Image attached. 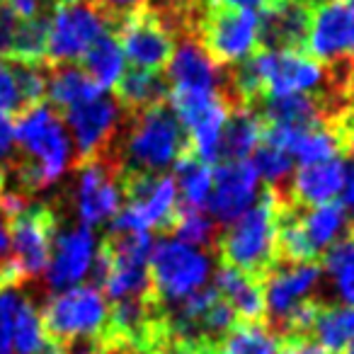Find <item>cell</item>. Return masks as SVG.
<instances>
[{"label": "cell", "mask_w": 354, "mask_h": 354, "mask_svg": "<svg viewBox=\"0 0 354 354\" xmlns=\"http://www.w3.org/2000/svg\"><path fill=\"white\" fill-rule=\"evenodd\" d=\"M15 143L20 146V156H12L6 183L12 180L15 187H10V192H17L22 197L56 183L71 162L68 133L61 124L59 112L44 102L17 117Z\"/></svg>", "instance_id": "cell-1"}, {"label": "cell", "mask_w": 354, "mask_h": 354, "mask_svg": "<svg viewBox=\"0 0 354 354\" xmlns=\"http://www.w3.org/2000/svg\"><path fill=\"white\" fill-rule=\"evenodd\" d=\"M129 131L122 146H112L119 172H160L189 151V133L170 102L143 112H129Z\"/></svg>", "instance_id": "cell-2"}, {"label": "cell", "mask_w": 354, "mask_h": 354, "mask_svg": "<svg viewBox=\"0 0 354 354\" xmlns=\"http://www.w3.org/2000/svg\"><path fill=\"white\" fill-rule=\"evenodd\" d=\"M279 189L267 185L257 202L245 214L228 223V231L218 238V257L243 274L262 284L265 277L279 265L277 252V212H279Z\"/></svg>", "instance_id": "cell-3"}, {"label": "cell", "mask_w": 354, "mask_h": 354, "mask_svg": "<svg viewBox=\"0 0 354 354\" xmlns=\"http://www.w3.org/2000/svg\"><path fill=\"white\" fill-rule=\"evenodd\" d=\"M39 318L49 344L61 349L97 344L107 328L109 304L95 286H71L46 301Z\"/></svg>", "instance_id": "cell-4"}, {"label": "cell", "mask_w": 354, "mask_h": 354, "mask_svg": "<svg viewBox=\"0 0 354 354\" xmlns=\"http://www.w3.org/2000/svg\"><path fill=\"white\" fill-rule=\"evenodd\" d=\"M192 39L218 68H228L257 51V12L216 0H199Z\"/></svg>", "instance_id": "cell-5"}, {"label": "cell", "mask_w": 354, "mask_h": 354, "mask_svg": "<svg viewBox=\"0 0 354 354\" xmlns=\"http://www.w3.org/2000/svg\"><path fill=\"white\" fill-rule=\"evenodd\" d=\"M209 277V257L183 241H160L148 257L151 291L162 308L202 289Z\"/></svg>", "instance_id": "cell-6"}, {"label": "cell", "mask_w": 354, "mask_h": 354, "mask_svg": "<svg viewBox=\"0 0 354 354\" xmlns=\"http://www.w3.org/2000/svg\"><path fill=\"white\" fill-rule=\"evenodd\" d=\"M117 39L133 68L162 71L175 51V32L160 8L141 3L119 20Z\"/></svg>", "instance_id": "cell-7"}, {"label": "cell", "mask_w": 354, "mask_h": 354, "mask_svg": "<svg viewBox=\"0 0 354 354\" xmlns=\"http://www.w3.org/2000/svg\"><path fill=\"white\" fill-rule=\"evenodd\" d=\"M112 32L107 15L95 6L93 0L61 6L54 10L49 22V39H46V66L73 64L104 35Z\"/></svg>", "instance_id": "cell-8"}, {"label": "cell", "mask_w": 354, "mask_h": 354, "mask_svg": "<svg viewBox=\"0 0 354 354\" xmlns=\"http://www.w3.org/2000/svg\"><path fill=\"white\" fill-rule=\"evenodd\" d=\"M56 223L59 221L49 204H27L15 218H10L12 260L17 262L25 279L39 277L49 265Z\"/></svg>", "instance_id": "cell-9"}, {"label": "cell", "mask_w": 354, "mask_h": 354, "mask_svg": "<svg viewBox=\"0 0 354 354\" xmlns=\"http://www.w3.org/2000/svg\"><path fill=\"white\" fill-rule=\"evenodd\" d=\"M61 117L73 131L78 148V165L109 156L119 129V102L109 95H100L83 104L66 109Z\"/></svg>", "instance_id": "cell-10"}, {"label": "cell", "mask_w": 354, "mask_h": 354, "mask_svg": "<svg viewBox=\"0 0 354 354\" xmlns=\"http://www.w3.org/2000/svg\"><path fill=\"white\" fill-rule=\"evenodd\" d=\"M75 204L80 221L88 228L117 216L122 204V187H119V165L112 156L80 165Z\"/></svg>", "instance_id": "cell-11"}, {"label": "cell", "mask_w": 354, "mask_h": 354, "mask_svg": "<svg viewBox=\"0 0 354 354\" xmlns=\"http://www.w3.org/2000/svg\"><path fill=\"white\" fill-rule=\"evenodd\" d=\"M313 8L304 0H272L257 12V49L306 51Z\"/></svg>", "instance_id": "cell-12"}, {"label": "cell", "mask_w": 354, "mask_h": 354, "mask_svg": "<svg viewBox=\"0 0 354 354\" xmlns=\"http://www.w3.org/2000/svg\"><path fill=\"white\" fill-rule=\"evenodd\" d=\"M306 54L323 66L354 56V8L347 0L315 8Z\"/></svg>", "instance_id": "cell-13"}, {"label": "cell", "mask_w": 354, "mask_h": 354, "mask_svg": "<svg viewBox=\"0 0 354 354\" xmlns=\"http://www.w3.org/2000/svg\"><path fill=\"white\" fill-rule=\"evenodd\" d=\"M265 95L289 93H328L325 66L306 51H262Z\"/></svg>", "instance_id": "cell-14"}, {"label": "cell", "mask_w": 354, "mask_h": 354, "mask_svg": "<svg viewBox=\"0 0 354 354\" xmlns=\"http://www.w3.org/2000/svg\"><path fill=\"white\" fill-rule=\"evenodd\" d=\"M257 185H260V175L250 160L218 162L207 202L212 216L221 223H233L241 214L248 212V207H252L257 197Z\"/></svg>", "instance_id": "cell-15"}, {"label": "cell", "mask_w": 354, "mask_h": 354, "mask_svg": "<svg viewBox=\"0 0 354 354\" xmlns=\"http://www.w3.org/2000/svg\"><path fill=\"white\" fill-rule=\"evenodd\" d=\"M323 267L320 262H279L262 281L267 308V328H274L294 306L308 296V291L318 284Z\"/></svg>", "instance_id": "cell-16"}, {"label": "cell", "mask_w": 354, "mask_h": 354, "mask_svg": "<svg viewBox=\"0 0 354 354\" xmlns=\"http://www.w3.org/2000/svg\"><path fill=\"white\" fill-rule=\"evenodd\" d=\"M95 252V238L88 226H80L59 236L51 248L49 265H46V284L54 291H66L78 284L90 270Z\"/></svg>", "instance_id": "cell-17"}, {"label": "cell", "mask_w": 354, "mask_h": 354, "mask_svg": "<svg viewBox=\"0 0 354 354\" xmlns=\"http://www.w3.org/2000/svg\"><path fill=\"white\" fill-rule=\"evenodd\" d=\"M344 177H347V167L339 156L306 162L296 170L294 180L286 187V197L296 207H318V204L335 202L344 187Z\"/></svg>", "instance_id": "cell-18"}, {"label": "cell", "mask_w": 354, "mask_h": 354, "mask_svg": "<svg viewBox=\"0 0 354 354\" xmlns=\"http://www.w3.org/2000/svg\"><path fill=\"white\" fill-rule=\"evenodd\" d=\"M165 78L170 90H221V68L204 54V49L192 39L183 37L165 66Z\"/></svg>", "instance_id": "cell-19"}, {"label": "cell", "mask_w": 354, "mask_h": 354, "mask_svg": "<svg viewBox=\"0 0 354 354\" xmlns=\"http://www.w3.org/2000/svg\"><path fill=\"white\" fill-rule=\"evenodd\" d=\"M214 286L236 310L238 323H267L265 291H262V284L257 279L228 265H221L216 272V279H214Z\"/></svg>", "instance_id": "cell-20"}, {"label": "cell", "mask_w": 354, "mask_h": 354, "mask_svg": "<svg viewBox=\"0 0 354 354\" xmlns=\"http://www.w3.org/2000/svg\"><path fill=\"white\" fill-rule=\"evenodd\" d=\"M112 90L114 100L127 112H143L148 107L167 102L170 97V83L160 71L133 68V66L131 71H124Z\"/></svg>", "instance_id": "cell-21"}, {"label": "cell", "mask_w": 354, "mask_h": 354, "mask_svg": "<svg viewBox=\"0 0 354 354\" xmlns=\"http://www.w3.org/2000/svg\"><path fill=\"white\" fill-rule=\"evenodd\" d=\"M262 141V122L250 107L233 104L228 109L226 124L221 129L218 141V162L228 160H248ZM216 162V165H218Z\"/></svg>", "instance_id": "cell-22"}, {"label": "cell", "mask_w": 354, "mask_h": 354, "mask_svg": "<svg viewBox=\"0 0 354 354\" xmlns=\"http://www.w3.org/2000/svg\"><path fill=\"white\" fill-rule=\"evenodd\" d=\"M102 93L104 90L83 68L73 64L51 66L49 75H46V95L59 114H64L66 109L75 107V104L100 97Z\"/></svg>", "instance_id": "cell-23"}, {"label": "cell", "mask_w": 354, "mask_h": 354, "mask_svg": "<svg viewBox=\"0 0 354 354\" xmlns=\"http://www.w3.org/2000/svg\"><path fill=\"white\" fill-rule=\"evenodd\" d=\"M175 185H177V204L189 209H204L212 194L214 170L212 165L197 158L189 148L185 156L177 158L175 165Z\"/></svg>", "instance_id": "cell-24"}, {"label": "cell", "mask_w": 354, "mask_h": 354, "mask_svg": "<svg viewBox=\"0 0 354 354\" xmlns=\"http://www.w3.org/2000/svg\"><path fill=\"white\" fill-rule=\"evenodd\" d=\"M310 337L328 354H339L354 339V306L320 304Z\"/></svg>", "instance_id": "cell-25"}, {"label": "cell", "mask_w": 354, "mask_h": 354, "mask_svg": "<svg viewBox=\"0 0 354 354\" xmlns=\"http://www.w3.org/2000/svg\"><path fill=\"white\" fill-rule=\"evenodd\" d=\"M83 71L102 90H112L124 73V51L112 32H104L83 54Z\"/></svg>", "instance_id": "cell-26"}, {"label": "cell", "mask_w": 354, "mask_h": 354, "mask_svg": "<svg viewBox=\"0 0 354 354\" xmlns=\"http://www.w3.org/2000/svg\"><path fill=\"white\" fill-rule=\"evenodd\" d=\"M301 221L308 233L310 243L318 252H323L328 245H333L339 238V233L347 226V212L339 202L318 204V207H299Z\"/></svg>", "instance_id": "cell-27"}, {"label": "cell", "mask_w": 354, "mask_h": 354, "mask_svg": "<svg viewBox=\"0 0 354 354\" xmlns=\"http://www.w3.org/2000/svg\"><path fill=\"white\" fill-rule=\"evenodd\" d=\"M214 354H277V337L267 323H236L214 342Z\"/></svg>", "instance_id": "cell-28"}, {"label": "cell", "mask_w": 354, "mask_h": 354, "mask_svg": "<svg viewBox=\"0 0 354 354\" xmlns=\"http://www.w3.org/2000/svg\"><path fill=\"white\" fill-rule=\"evenodd\" d=\"M49 10H41L32 17H22L17 27L15 41H12V56L8 61H22V64H44L46 59V39H49Z\"/></svg>", "instance_id": "cell-29"}, {"label": "cell", "mask_w": 354, "mask_h": 354, "mask_svg": "<svg viewBox=\"0 0 354 354\" xmlns=\"http://www.w3.org/2000/svg\"><path fill=\"white\" fill-rule=\"evenodd\" d=\"M167 233H172L177 241L187 243L192 248H204L214 245V241H216V223L209 214H204V209H189L177 204Z\"/></svg>", "instance_id": "cell-30"}, {"label": "cell", "mask_w": 354, "mask_h": 354, "mask_svg": "<svg viewBox=\"0 0 354 354\" xmlns=\"http://www.w3.org/2000/svg\"><path fill=\"white\" fill-rule=\"evenodd\" d=\"M44 330H41V318L37 313L35 304L27 299H20L12 318V347L15 354H39L46 347Z\"/></svg>", "instance_id": "cell-31"}, {"label": "cell", "mask_w": 354, "mask_h": 354, "mask_svg": "<svg viewBox=\"0 0 354 354\" xmlns=\"http://www.w3.org/2000/svg\"><path fill=\"white\" fill-rule=\"evenodd\" d=\"M252 165H255L257 175L265 177L270 187H281V183H286V177L291 175L294 156L281 148L270 146V143H260L252 153Z\"/></svg>", "instance_id": "cell-32"}, {"label": "cell", "mask_w": 354, "mask_h": 354, "mask_svg": "<svg viewBox=\"0 0 354 354\" xmlns=\"http://www.w3.org/2000/svg\"><path fill=\"white\" fill-rule=\"evenodd\" d=\"M0 112L8 114L10 119L30 112L25 100H22V90L15 71H12V64L8 59H0Z\"/></svg>", "instance_id": "cell-33"}, {"label": "cell", "mask_w": 354, "mask_h": 354, "mask_svg": "<svg viewBox=\"0 0 354 354\" xmlns=\"http://www.w3.org/2000/svg\"><path fill=\"white\" fill-rule=\"evenodd\" d=\"M146 354H214V344L177 337L175 333H170V328H165L153 339Z\"/></svg>", "instance_id": "cell-34"}, {"label": "cell", "mask_w": 354, "mask_h": 354, "mask_svg": "<svg viewBox=\"0 0 354 354\" xmlns=\"http://www.w3.org/2000/svg\"><path fill=\"white\" fill-rule=\"evenodd\" d=\"M22 296L15 291L0 294V354H12V318Z\"/></svg>", "instance_id": "cell-35"}, {"label": "cell", "mask_w": 354, "mask_h": 354, "mask_svg": "<svg viewBox=\"0 0 354 354\" xmlns=\"http://www.w3.org/2000/svg\"><path fill=\"white\" fill-rule=\"evenodd\" d=\"M22 17L12 10L8 0H0V59H10L12 56V41H15L17 27Z\"/></svg>", "instance_id": "cell-36"}, {"label": "cell", "mask_w": 354, "mask_h": 354, "mask_svg": "<svg viewBox=\"0 0 354 354\" xmlns=\"http://www.w3.org/2000/svg\"><path fill=\"white\" fill-rule=\"evenodd\" d=\"M330 124H333L335 133H337V138H339L342 158L344 156L354 158V104H347V107L339 109V112L330 119Z\"/></svg>", "instance_id": "cell-37"}, {"label": "cell", "mask_w": 354, "mask_h": 354, "mask_svg": "<svg viewBox=\"0 0 354 354\" xmlns=\"http://www.w3.org/2000/svg\"><path fill=\"white\" fill-rule=\"evenodd\" d=\"M277 354H328V352L313 337L286 335V337H277Z\"/></svg>", "instance_id": "cell-38"}, {"label": "cell", "mask_w": 354, "mask_h": 354, "mask_svg": "<svg viewBox=\"0 0 354 354\" xmlns=\"http://www.w3.org/2000/svg\"><path fill=\"white\" fill-rule=\"evenodd\" d=\"M95 6L100 8V10L107 15L109 25L117 30L119 20H122L124 15H127L129 10H133L136 6H141V3H146V0H93Z\"/></svg>", "instance_id": "cell-39"}, {"label": "cell", "mask_w": 354, "mask_h": 354, "mask_svg": "<svg viewBox=\"0 0 354 354\" xmlns=\"http://www.w3.org/2000/svg\"><path fill=\"white\" fill-rule=\"evenodd\" d=\"M22 281H27V279L12 257L10 260H0V294L6 289H10V286H20Z\"/></svg>", "instance_id": "cell-40"}, {"label": "cell", "mask_w": 354, "mask_h": 354, "mask_svg": "<svg viewBox=\"0 0 354 354\" xmlns=\"http://www.w3.org/2000/svg\"><path fill=\"white\" fill-rule=\"evenodd\" d=\"M335 279H337L339 296H342L349 306H354V265H349V267H344L342 272H337Z\"/></svg>", "instance_id": "cell-41"}, {"label": "cell", "mask_w": 354, "mask_h": 354, "mask_svg": "<svg viewBox=\"0 0 354 354\" xmlns=\"http://www.w3.org/2000/svg\"><path fill=\"white\" fill-rule=\"evenodd\" d=\"M10 221L3 212H0V260H10Z\"/></svg>", "instance_id": "cell-42"}, {"label": "cell", "mask_w": 354, "mask_h": 354, "mask_svg": "<svg viewBox=\"0 0 354 354\" xmlns=\"http://www.w3.org/2000/svg\"><path fill=\"white\" fill-rule=\"evenodd\" d=\"M344 212L349 214L352 218V226H354V165L347 170V177H344Z\"/></svg>", "instance_id": "cell-43"}, {"label": "cell", "mask_w": 354, "mask_h": 354, "mask_svg": "<svg viewBox=\"0 0 354 354\" xmlns=\"http://www.w3.org/2000/svg\"><path fill=\"white\" fill-rule=\"evenodd\" d=\"M216 3H223V6H233V8H248V10H260V8H265L267 3H272V0H216Z\"/></svg>", "instance_id": "cell-44"}, {"label": "cell", "mask_w": 354, "mask_h": 354, "mask_svg": "<svg viewBox=\"0 0 354 354\" xmlns=\"http://www.w3.org/2000/svg\"><path fill=\"white\" fill-rule=\"evenodd\" d=\"M73 3H80V0H39L41 10H56L61 6H73Z\"/></svg>", "instance_id": "cell-45"}, {"label": "cell", "mask_w": 354, "mask_h": 354, "mask_svg": "<svg viewBox=\"0 0 354 354\" xmlns=\"http://www.w3.org/2000/svg\"><path fill=\"white\" fill-rule=\"evenodd\" d=\"M304 3H306V6H308V8H313V10H315V8L328 6V3H333V0H304Z\"/></svg>", "instance_id": "cell-46"}, {"label": "cell", "mask_w": 354, "mask_h": 354, "mask_svg": "<svg viewBox=\"0 0 354 354\" xmlns=\"http://www.w3.org/2000/svg\"><path fill=\"white\" fill-rule=\"evenodd\" d=\"M339 354H354V339H352V342H349L347 347H344V349H342V352H339Z\"/></svg>", "instance_id": "cell-47"}, {"label": "cell", "mask_w": 354, "mask_h": 354, "mask_svg": "<svg viewBox=\"0 0 354 354\" xmlns=\"http://www.w3.org/2000/svg\"><path fill=\"white\" fill-rule=\"evenodd\" d=\"M347 3H349V6H352V8H354V0H347Z\"/></svg>", "instance_id": "cell-48"}]
</instances>
